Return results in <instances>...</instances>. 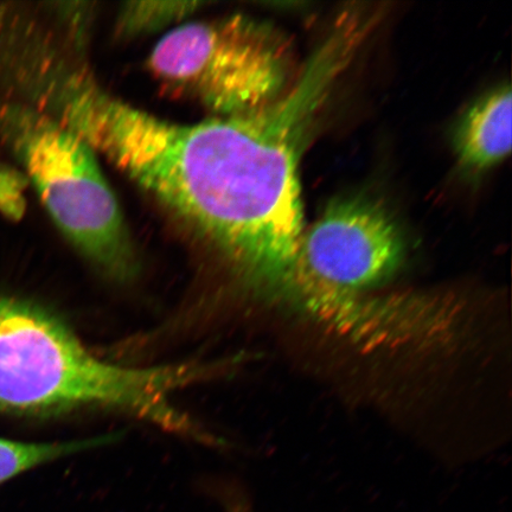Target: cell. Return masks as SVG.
Here are the masks:
<instances>
[{"instance_id": "obj_1", "label": "cell", "mask_w": 512, "mask_h": 512, "mask_svg": "<svg viewBox=\"0 0 512 512\" xmlns=\"http://www.w3.org/2000/svg\"><path fill=\"white\" fill-rule=\"evenodd\" d=\"M348 63L320 46L271 105L196 124L160 119L106 91L86 64L63 68L47 112L164 209L243 286L274 299L303 234L300 155Z\"/></svg>"}, {"instance_id": "obj_2", "label": "cell", "mask_w": 512, "mask_h": 512, "mask_svg": "<svg viewBox=\"0 0 512 512\" xmlns=\"http://www.w3.org/2000/svg\"><path fill=\"white\" fill-rule=\"evenodd\" d=\"M208 370L200 364L128 368L102 361L53 313L0 297V412L50 415L111 408L198 437L197 427L171 399Z\"/></svg>"}, {"instance_id": "obj_3", "label": "cell", "mask_w": 512, "mask_h": 512, "mask_svg": "<svg viewBox=\"0 0 512 512\" xmlns=\"http://www.w3.org/2000/svg\"><path fill=\"white\" fill-rule=\"evenodd\" d=\"M290 46L247 15L188 21L160 38L146 66L172 95L210 118H233L277 101L292 85Z\"/></svg>"}, {"instance_id": "obj_4", "label": "cell", "mask_w": 512, "mask_h": 512, "mask_svg": "<svg viewBox=\"0 0 512 512\" xmlns=\"http://www.w3.org/2000/svg\"><path fill=\"white\" fill-rule=\"evenodd\" d=\"M10 130L29 179L64 238L106 278L115 283L136 278L137 249L92 147L41 110L18 108Z\"/></svg>"}, {"instance_id": "obj_5", "label": "cell", "mask_w": 512, "mask_h": 512, "mask_svg": "<svg viewBox=\"0 0 512 512\" xmlns=\"http://www.w3.org/2000/svg\"><path fill=\"white\" fill-rule=\"evenodd\" d=\"M406 240L380 201L364 195L332 200L304 228L290 273L277 298L315 315L336 299L356 297L399 271Z\"/></svg>"}, {"instance_id": "obj_6", "label": "cell", "mask_w": 512, "mask_h": 512, "mask_svg": "<svg viewBox=\"0 0 512 512\" xmlns=\"http://www.w3.org/2000/svg\"><path fill=\"white\" fill-rule=\"evenodd\" d=\"M511 88L499 86L482 96L454 132L459 163L473 172L494 168L511 151Z\"/></svg>"}, {"instance_id": "obj_7", "label": "cell", "mask_w": 512, "mask_h": 512, "mask_svg": "<svg viewBox=\"0 0 512 512\" xmlns=\"http://www.w3.org/2000/svg\"><path fill=\"white\" fill-rule=\"evenodd\" d=\"M208 2L190 0H133L120 5L115 17V34L123 40L157 34L190 21Z\"/></svg>"}, {"instance_id": "obj_8", "label": "cell", "mask_w": 512, "mask_h": 512, "mask_svg": "<svg viewBox=\"0 0 512 512\" xmlns=\"http://www.w3.org/2000/svg\"><path fill=\"white\" fill-rule=\"evenodd\" d=\"M112 435L101 438L67 441V443L30 444L0 439V484L34 467L79 453L111 441Z\"/></svg>"}, {"instance_id": "obj_9", "label": "cell", "mask_w": 512, "mask_h": 512, "mask_svg": "<svg viewBox=\"0 0 512 512\" xmlns=\"http://www.w3.org/2000/svg\"><path fill=\"white\" fill-rule=\"evenodd\" d=\"M54 14L59 21L67 46L76 54L86 57V49L91 41L98 4L94 2L55 3Z\"/></svg>"}, {"instance_id": "obj_10", "label": "cell", "mask_w": 512, "mask_h": 512, "mask_svg": "<svg viewBox=\"0 0 512 512\" xmlns=\"http://www.w3.org/2000/svg\"><path fill=\"white\" fill-rule=\"evenodd\" d=\"M27 188V177L9 166L0 165V213L10 220H21L27 210Z\"/></svg>"}]
</instances>
